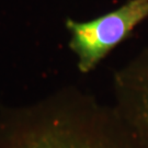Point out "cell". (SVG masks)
Segmentation results:
<instances>
[{
	"label": "cell",
	"mask_w": 148,
	"mask_h": 148,
	"mask_svg": "<svg viewBox=\"0 0 148 148\" xmlns=\"http://www.w3.org/2000/svg\"><path fill=\"white\" fill-rule=\"evenodd\" d=\"M148 20V0H128L121 7L87 21L66 20L68 46L80 73L89 74L132 32Z\"/></svg>",
	"instance_id": "2"
},
{
	"label": "cell",
	"mask_w": 148,
	"mask_h": 148,
	"mask_svg": "<svg viewBox=\"0 0 148 148\" xmlns=\"http://www.w3.org/2000/svg\"><path fill=\"white\" fill-rule=\"evenodd\" d=\"M10 120L5 148H140L115 108L79 90H63Z\"/></svg>",
	"instance_id": "1"
},
{
	"label": "cell",
	"mask_w": 148,
	"mask_h": 148,
	"mask_svg": "<svg viewBox=\"0 0 148 148\" xmlns=\"http://www.w3.org/2000/svg\"><path fill=\"white\" fill-rule=\"evenodd\" d=\"M115 109L142 148H148V48L117 70Z\"/></svg>",
	"instance_id": "3"
}]
</instances>
